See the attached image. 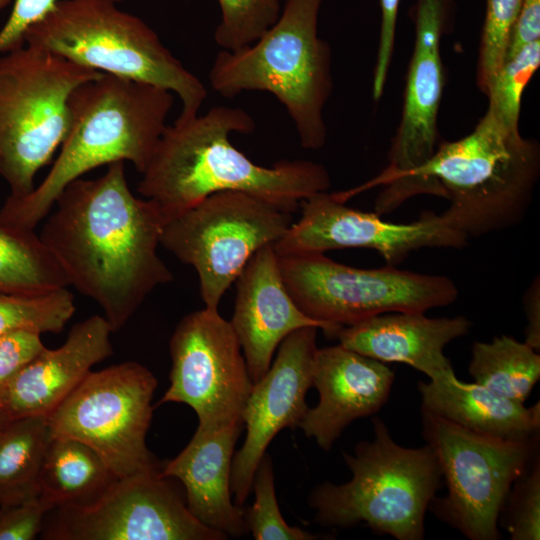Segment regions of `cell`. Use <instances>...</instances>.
I'll return each mask as SVG.
<instances>
[{"instance_id": "obj_1", "label": "cell", "mask_w": 540, "mask_h": 540, "mask_svg": "<svg viewBox=\"0 0 540 540\" xmlns=\"http://www.w3.org/2000/svg\"><path fill=\"white\" fill-rule=\"evenodd\" d=\"M164 218L128 185L125 162L95 179L68 184L45 217L39 236L69 286L92 299L113 332L173 274L158 254Z\"/></svg>"}, {"instance_id": "obj_2", "label": "cell", "mask_w": 540, "mask_h": 540, "mask_svg": "<svg viewBox=\"0 0 540 540\" xmlns=\"http://www.w3.org/2000/svg\"><path fill=\"white\" fill-rule=\"evenodd\" d=\"M255 129L239 107L215 106L167 125L141 173L137 191L160 210L164 222L211 194L240 191L293 213L306 198L331 186L327 169L310 160L254 163L230 140Z\"/></svg>"}, {"instance_id": "obj_3", "label": "cell", "mask_w": 540, "mask_h": 540, "mask_svg": "<svg viewBox=\"0 0 540 540\" xmlns=\"http://www.w3.org/2000/svg\"><path fill=\"white\" fill-rule=\"evenodd\" d=\"M540 177V144L490 112L465 137L441 143L398 186L381 190L375 213H389L413 196L449 200L440 214L468 238L507 230L527 214Z\"/></svg>"}, {"instance_id": "obj_4", "label": "cell", "mask_w": 540, "mask_h": 540, "mask_svg": "<svg viewBox=\"0 0 540 540\" xmlns=\"http://www.w3.org/2000/svg\"><path fill=\"white\" fill-rule=\"evenodd\" d=\"M173 102L170 91L105 73L80 85L70 97L69 127L50 170L30 194L7 197L0 223L34 230L63 189L95 168L127 161L141 174Z\"/></svg>"}, {"instance_id": "obj_5", "label": "cell", "mask_w": 540, "mask_h": 540, "mask_svg": "<svg viewBox=\"0 0 540 540\" xmlns=\"http://www.w3.org/2000/svg\"><path fill=\"white\" fill-rule=\"evenodd\" d=\"M322 1L286 0L269 29L247 46L222 49L209 72L211 88L223 97L245 91L274 95L307 150L326 143L324 108L333 89L331 49L318 35Z\"/></svg>"}, {"instance_id": "obj_6", "label": "cell", "mask_w": 540, "mask_h": 540, "mask_svg": "<svg viewBox=\"0 0 540 540\" xmlns=\"http://www.w3.org/2000/svg\"><path fill=\"white\" fill-rule=\"evenodd\" d=\"M80 66L173 94L181 102L176 120L199 114L207 98L204 83L163 44L141 18L114 0H60L24 35Z\"/></svg>"}, {"instance_id": "obj_7", "label": "cell", "mask_w": 540, "mask_h": 540, "mask_svg": "<svg viewBox=\"0 0 540 540\" xmlns=\"http://www.w3.org/2000/svg\"><path fill=\"white\" fill-rule=\"evenodd\" d=\"M372 425L371 441L359 442L353 454L342 453L351 479L325 482L311 492L315 522L339 529L363 525L397 540H422L426 511L442 486L438 461L427 444H397L380 418Z\"/></svg>"}, {"instance_id": "obj_8", "label": "cell", "mask_w": 540, "mask_h": 540, "mask_svg": "<svg viewBox=\"0 0 540 540\" xmlns=\"http://www.w3.org/2000/svg\"><path fill=\"white\" fill-rule=\"evenodd\" d=\"M101 74L26 42L0 54V177L10 197L34 190L67 133L73 91Z\"/></svg>"}, {"instance_id": "obj_9", "label": "cell", "mask_w": 540, "mask_h": 540, "mask_svg": "<svg viewBox=\"0 0 540 540\" xmlns=\"http://www.w3.org/2000/svg\"><path fill=\"white\" fill-rule=\"evenodd\" d=\"M422 432L447 486L429 510L470 540H498V521L515 482L539 455V435L506 440L421 411Z\"/></svg>"}, {"instance_id": "obj_10", "label": "cell", "mask_w": 540, "mask_h": 540, "mask_svg": "<svg viewBox=\"0 0 540 540\" xmlns=\"http://www.w3.org/2000/svg\"><path fill=\"white\" fill-rule=\"evenodd\" d=\"M284 284L300 310L325 324L329 337L347 326L392 312H422L454 303L456 284L386 265L348 266L324 253L278 256Z\"/></svg>"}, {"instance_id": "obj_11", "label": "cell", "mask_w": 540, "mask_h": 540, "mask_svg": "<svg viewBox=\"0 0 540 540\" xmlns=\"http://www.w3.org/2000/svg\"><path fill=\"white\" fill-rule=\"evenodd\" d=\"M292 214L249 193L217 192L168 219L160 244L194 268L205 307L218 309L251 257L285 235Z\"/></svg>"}, {"instance_id": "obj_12", "label": "cell", "mask_w": 540, "mask_h": 540, "mask_svg": "<svg viewBox=\"0 0 540 540\" xmlns=\"http://www.w3.org/2000/svg\"><path fill=\"white\" fill-rule=\"evenodd\" d=\"M157 384L153 373L134 361L91 370L46 416L51 435L86 444L116 478L161 471L146 445Z\"/></svg>"}, {"instance_id": "obj_13", "label": "cell", "mask_w": 540, "mask_h": 540, "mask_svg": "<svg viewBox=\"0 0 540 540\" xmlns=\"http://www.w3.org/2000/svg\"><path fill=\"white\" fill-rule=\"evenodd\" d=\"M161 471L116 478L82 504L61 505L46 516L45 540H225L198 521L185 496Z\"/></svg>"}, {"instance_id": "obj_14", "label": "cell", "mask_w": 540, "mask_h": 540, "mask_svg": "<svg viewBox=\"0 0 540 540\" xmlns=\"http://www.w3.org/2000/svg\"><path fill=\"white\" fill-rule=\"evenodd\" d=\"M169 349L170 385L159 405L190 406L205 429L243 423L253 383L230 321L218 309L193 311L177 324Z\"/></svg>"}, {"instance_id": "obj_15", "label": "cell", "mask_w": 540, "mask_h": 540, "mask_svg": "<svg viewBox=\"0 0 540 540\" xmlns=\"http://www.w3.org/2000/svg\"><path fill=\"white\" fill-rule=\"evenodd\" d=\"M300 218L273 247L278 256L325 253L346 248L377 251L386 265L396 266L421 248L461 249L468 237L433 212L411 223L384 221L377 213L353 209L321 192L300 203Z\"/></svg>"}, {"instance_id": "obj_16", "label": "cell", "mask_w": 540, "mask_h": 540, "mask_svg": "<svg viewBox=\"0 0 540 540\" xmlns=\"http://www.w3.org/2000/svg\"><path fill=\"white\" fill-rule=\"evenodd\" d=\"M448 0H417L415 42L407 73L403 110L392 139L387 167L364 184L334 192L346 203L353 196L382 186L390 190L427 162L436 150L438 113L444 74L440 41L445 25Z\"/></svg>"}, {"instance_id": "obj_17", "label": "cell", "mask_w": 540, "mask_h": 540, "mask_svg": "<svg viewBox=\"0 0 540 540\" xmlns=\"http://www.w3.org/2000/svg\"><path fill=\"white\" fill-rule=\"evenodd\" d=\"M317 327L300 328L279 345L266 374L253 384L242 419L246 437L232 461L231 491L243 507L256 468L273 438L284 428H297L307 413V391L312 387L318 349Z\"/></svg>"}, {"instance_id": "obj_18", "label": "cell", "mask_w": 540, "mask_h": 540, "mask_svg": "<svg viewBox=\"0 0 540 540\" xmlns=\"http://www.w3.org/2000/svg\"><path fill=\"white\" fill-rule=\"evenodd\" d=\"M235 284L230 323L253 384L266 374L275 351L289 334L310 326L328 334L325 324L304 314L292 299L273 245L262 247L251 257Z\"/></svg>"}, {"instance_id": "obj_19", "label": "cell", "mask_w": 540, "mask_h": 540, "mask_svg": "<svg viewBox=\"0 0 540 540\" xmlns=\"http://www.w3.org/2000/svg\"><path fill=\"white\" fill-rule=\"evenodd\" d=\"M395 373L385 363L338 344L317 349L312 387L315 407L301 421L307 437L328 451L353 421L377 413L391 393Z\"/></svg>"}, {"instance_id": "obj_20", "label": "cell", "mask_w": 540, "mask_h": 540, "mask_svg": "<svg viewBox=\"0 0 540 540\" xmlns=\"http://www.w3.org/2000/svg\"><path fill=\"white\" fill-rule=\"evenodd\" d=\"M112 333L104 316L93 315L75 324L60 347L42 351L0 389L8 420L49 415L94 365L112 355Z\"/></svg>"}, {"instance_id": "obj_21", "label": "cell", "mask_w": 540, "mask_h": 540, "mask_svg": "<svg viewBox=\"0 0 540 540\" xmlns=\"http://www.w3.org/2000/svg\"><path fill=\"white\" fill-rule=\"evenodd\" d=\"M243 423L197 429L186 447L161 466V475L179 480L189 511L205 526L239 538L248 533L243 507L232 502L231 469Z\"/></svg>"}, {"instance_id": "obj_22", "label": "cell", "mask_w": 540, "mask_h": 540, "mask_svg": "<svg viewBox=\"0 0 540 540\" xmlns=\"http://www.w3.org/2000/svg\"><path fill=\"white\" fill-rule=\"evenodd\" d=\"M470 327L464 316L431 318L422 312H392L343 327L335 338L359 354L383 363H404L434 379L453 369L444 348L465 336Z\"/></svg>"}, {"instance_id": "obj_23", "label": "cell", "mask_w": 540, "mask_h": 540, "mask_svg": "<svg viewBox=\"0 0 540 540\" xmlns=\"http://www.w3.org/2000/svg\"><path fill=\"white\" fill-rule=\"evenodd\" d=\"M421 411L491 437L525 440L539 435L540 402L524 403L502 397L478 383L459 380L449 370L429 382H418Z\"/></svg>"}, {"instance_id": "obj_24", "label": "cell", "mask_w": 540, "mask_h": 540, "mask_svg": "<svg viewBox=\"0 0 540 540\" xmlns=\"http://www.w3.org/2000/svg\"><path fill=\"white\" fill-rule=\"evenodd\" d=\"M116 477L86 444L65 437H52L41 472L40 496L53 508L82 504L100 495Z\"/></svg>"}, {"instance_id": "obj_25", "label": "cell", "mask_w": 540, "mask_h": 540, "mask_svg": "<svg viewBox=\"0 0 540 540\" xmlns=\"http://www.w3.org/2000/svg\"><path fill=\"white\" fill-rule=\"evenodd\" d=\"M51 438L46 416L12 420L0 433V506L40 495V472Z\"/></svg>"}, {"instance_id": "obj_26", "label": "cell", "mask_w": 540, "mask_h": 540, "mask_svg": "<svg viewBox=\"0 0 540 540\" xmlns=\"http://www.w3.org/2000/svg\"><path fill=\"white\" fill-rule=\"evenodd\" d=\"M468 370L475 383L524 403L540 378V355L525 342L501 335L473 344Z\"/></svg>"}, {"instance_id": "obj_27", "label": "cell", "mask_w": 540, "mask_h": 540, "mask_svg": "<svg viewBox=\"0 0 540 540\" xmlns=\"http://www.w3.org/2000/svg\"><path fill=\"white\" fill-rule=\"evenodd\" d=\"M59 263L34 230L0 223V292L68 287Z\"/></svg>"}, {"instance_id": "obj_28", "label": "cell", "mask_w": 540, "mask_h": 540, "mask_svg": "<svg viewBox=\"0 0 540 540\" xmlns=\"http://www.w3.org/2000/svg\"><path fill=\"white\" fill-rule=\"evenodd\" d=\"M67 289L42 292H0V335L14 331L60 333L75 313Z\"/></svg>"}, {"instance_id": "obj_29", "label": "cell", "mask_w": 540, "mask_h": 540, "mask_svg": "<svg viewBox=\"0 0 540 540\" xmlns=\"http://www.w3.org/2000/svg\"><path fill=\"white\" fill-rule=\"evenodd\" d=\"M539 65L540 41H537L506 59L494 75L485 93L487 111L503 125L519 130L523 91Z\"/></svg>"}, {"instance_id": "obj_30", "label": "cell", "mask_w": 540, "mask_h": 540, "mask_svg": "<svg viewBox=\"0 0 540 540\" xmlns=\"http://www.w3.org/2000/svg\"><path fill=\"white\" fill-rule=\"evenodd\" d=\"M255 495L252 506L245 512L248 532L255 540H314L318 534L286 523L281 515L275 494L272 459L265 453L252 481Z\"/></svg>"}, {"instance_id": "obj_31", "label": "cell", "mask_w": 540, "mask_h": 540, "mask_svg": "<svg viewBox=\"0 0 540 540\" xmlns=\"http://www.w3.org/2000/svg\"><path fill=\"white\" fill-rule=\"evenodd\" d=\"M221 20L214 32L223 50H237L256 41L278 19L279 0H218Z\"/></svg>"}, {"instance_id": "obj_32", "label": "cell", "mask_w": 540, "mask_h": 540, "mask_svg": "<svg viewBox=\"0 0 540 540\" xmlns=\"http://www.w3.org/2000/svg\"><path fill=\"white\" fill-rule=\"evenodd\" d=\"M499 520L512 540L540 539V457L513 483Z\"/></svg>"}, {"instance_id": "obj_33", "label": "cell", "mask_w": 540, "mask_h": 540, "mask_svg": "<svg viewBox=\"0 0 540 540\" xmlns=\"http://www.w3.org/2000/svg\"><path fill=\"white\" fill-rule=\"evenodd\" d=\"M523 1L486 0L477 68V85L484 94L504 61L509 33Z\"/></svg>"}, {"instance_id": "obj_34", "label": "cell", "mask_w": 540, "mask_h": 540, "mask_svg": "<svg viewBox=\"0 0 540 540\" xmlns=\"http://www.w3.org/2000/svg\"><path fill=\"white\" fill-rule=\"evenodd\" d=\"M53 506L38 497L0 506V540H33Z\"/></svg>"}, {"instance_id": "obj_35", "label": "cell", "mask_w": 540, "mask_h": 540, "mask_svg": "<svg viewBox=\"0 0 540 540\" xmlns=\"http://www.w3.org/2000/svg\"><path fill=\"white\" fill-rule=\"evenodd\" d=\"M46 348L41 334L35 332L0 335V389Z\"/></svg>"}, {"instance_id": "obj_36", "label": "cell", "mask_w": 540, "mask_h": 540, "mask_svg": "<svg viewBox=\"0 0 540 540\" xmlns=\"http://www.w3.org/2000/svg\"><path fill=\"white\" fill-rule=\"evenodd\" d=\"M60 0H14L12 10L0 29V54L24 44L28 28L47 15ZM118 3L123 0H114Z\"/></svg>"}, {"instance_id": "obj_37", "label": "cell", "mask_w": 540, "mask_h": 540, "mask_svg": "<svg viewBox=\"0 0 540 540\" xmlns=\"http://www.w3.org/2000/svg\"><path fill=\"white\" fill-rule=\"evenodd\" d=\"M379 2L381 8V26L372 82V95L375 101H378L383 94L393 57L400 0H379Z\"/></svg>"}, {"instance_id": "obj_38", "label": "cell", "mask_w": 540, "mask_h": 540, "mask_svg": "<svg viewBox=\"0 0 540 540\" xmlns=\"http://www.w3.org/2000/svg\"><path fill=\"white\" fill-rule=\"evenodd\" d=\"M537 41H540V0H524L509 33L504 61Z\"/></svg>"}, {"instance_id": "obj_39", "label": "cell", "mask_w": 540, "mask_h": 540, "mask_svg": "<svg viewBox=\"0 0 540 540\" xmlns=\"http://www.w3.org/2000/svg\"><path fill=\"white\" fill-rule=\"evenodd\" d=\"M524 312L527 320L525 343L540 351V279L537 276L527 289L524 298Z\"/></svg>"}, {"instance_id": "obj_40", "label": "cell", "mask_w": 540, "mask_h": 540, "mask_svg": "<svg viewBox=\"0 0 540 540\" xmlns=\"http://www.w3.org/2000/svg\"><path fill=\"white\" fill-rule=\"evenodd\" d=\"M9 422L10 421L8 420V418L5 416L3 411L0 409V433L4 430V428L7 426V424Z\"/></svg>"}, {"instance_id": "obj_41", "label": "cell", "mask_w": 540, "mask_h": 540, "mask_svg": "<svg viewBox=\"0 0 540 540\" xmlns=\"http://www.w3.org/2000/svg\"><path fill=\"white\" fill-rule=\"evenodd\" d=\"M10 2L11 0H0V11L4 9Z\"/></svg>"}]
</instances>
